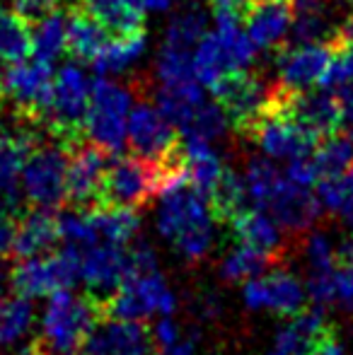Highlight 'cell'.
Segmentation results:
<instances>
[{"instance_id": "1", "label": "cell", "mask_w": 353, "mask_h": 355, "mask_svg": "<svg viewBox=\"0 0 353 355\" xmlns=\"http://www.w3.org/2000/svg\"><path fill=\"white\" fill-rule=\"evenodd\" d=\"M157 232L177 249L189 263H198L211 254L216 244V211L189 177L167 184L157 193Z\"/></svg>"}, {"instance_id": "2", "label": "cell", "mask_w": 353, "mask_h": 355, "mask_svg": "<svg viewBox=\"0 0 353 355\" xmlns=\"http://www.w3.org/2000/svg\"><path fill=\"white\" fill-rule=\"evenodd\" d=\"M216 29L206 32L193 46V73L206 89H213L227 75L245 73L255 66L257 46L242 27V12L218 8Z\"/></svg>"}, {"instance_id": "3", "label": "cell", "mask_w": 353, "mask_h": 355, "mask_svg": "<svg viewBox=\"0 0 353 355\" xmlns=\"http://www.w3.org/2000/svg\"><path fill=\"white\" fill-rule=\"evenodd\" d=\"M102 319L99 300L71 293L68 288L49 295L42 314V343L53 355H71L85 346L87 336Z\"/></svg>"}, {"instance_id": "4", "label": "cell", "mask_w": 353, "mask_h": 355, "mask_svg": "<svg viewBox=\"0 0 353 355\" xmlns=\"http://www.w3.org/2000/svg\"><path fill=\"white\" fill-rule=\"evenodd\" d=\"M136 94L126 85L97 75L89 83V107L85 116V136L107 155H121L126 141V121Z\"/></svg>"}, {"instance_id": "5", "label": "cell", "mask_w": 353, "mask_h": 355, "mask_svg": "<svg viewBox=\"0 0 353 355\" xmlns=\"http://www.w3.org/2000/svg\"><path fill=\"white\" fill-rule=\"evenodd\" d=\"M89 107V78L78 63L66 66L53 75L51 99L42 126L66 148L80 143L85 136V116Z\"/></svg>"}, {"instance_id": "6", "label": "cell", "mask_w": 353, "mask_h": 355, "mask_svg": "<svg viewBox=\"0 0 353 355\" xmlns=\"http://www.w3.org/2000/svg\"><path fill=\"white\" fill-rule=\"evenodd\" d=\"M102 319H126V322H146V319L165 317L177 312V297L170 290L165 276L157 268L141 273H128L123 283L99 302Z\"/></svg>"}, {"instance_id": "7", "label": "cell", "mask_w": 353, "mask_h": 355, "mask_svg": "<svg viewBox=\"0 0 353 355\" xmlns=\"http://www.w3.org/2000/svg\"><path fill=\"white\" fill-rule=\"evenodd\" d=\"M66 169H68V148L63 143L34 145L24 159L22 177V198L32 208L56 211L66 203Z\"/></svg>"}, {"instance_id": "8", "label": "cell", "mask_w": 353, "mask_h": 355, "mask_svg": "<svg viewBox=\"0 0 353 355\" xmlns=\"http://www.w3.org/2000/svg\"><path fill=\"white\" fill-rule=\"evenodd\" d=\"M53 87V66L44 61H17L3 68L0 99H8L12 109L29 126H42Z\"/></svg>"}, {"instance_id": "9", "label": "cell", "mask_w": 353, "mask_h": 355, "mask_svg": "<svg viewBox=\"0 0 353 355\" xmlns=\"http://www.w3.org/2000/svg\"><path fill=\"white\" fill-rule=\"evenodd\" d=\"M245 133H250V138L259 148V153L268 159H288L302 157V155H310L315 150L317 136L307 126H302L295 116H293L288 109H283L276 102V94H273V104L247 128Z\"/></svg>"}, {"instance_id": "10", "label": "cell", "mask_w": 353, "mask_h": 355, "mask_svg": "<svg viewBox=\"0 0 353 355\" xmlns=\"http://www.w3.org/2000/svg\"><path fill=\"white\" fill-rule=\"evenodd\" d=\"M80 281V249L63 244L61 252L22 259L10 273L12 290L27 297H44Z\"/></svg>"}, {"instance_id": "11", "label": "cell", "mask_w": 353, "mask_h": 355, "mask_svg": "<svg viewBox=\"0 0 353 355\" xmlns=\"http://www.w3.org/2000/svg\"><path fill=\"white\" fill-rule=\"evenodd\" d=\"M242 300L252 312L293 317L307 304V288L298 273L286 268H266L264 273L242 283Z\"/></svg>"}, {"instance_id": "12", "label": "cell", "mask_w": 353, "mask_h": 355, "mask_svg": "<svg viewBox=\"0 0 353 355\" xmlns=\"http://www.w3.org/2000/svg\"><path fill=\"white\" fill-rule=\"evenodd\" d=\"M126 141L133 155L153 162H167L179 155V131L157 104L148 99L133 102L126 121Z\"/></svg>"}, {"instance_id": "13", "label": "cell", "mask_w": 353, "mask_h": 355, "mask_svg": "<svg viewBox=\"0 0 353 355\" xmlns=\"http://www.w3.org/2000/svg\"><path fill=\"white\" fill-rule=\"evenodd\" d=\"M211 94L230 119V126H235L237 131H247L273 104L276 87L245 71L227 75L211 89Z\"/></svg>"}, {"instance_id": "14", "label": "cell", "mask_w": 353, "mask_h": 355, "mask_svg": "<svg viewBox=\"0 0 353 355\" xmlns=\"http://www.w3.org/2000/svg\"><path fill=\"white\" fill-rule=\"evenodd\" d=\"M107 172V153L94 143H76L68 148L66 169V203L71 208L89 211L97 206Z\"/></svg>"}, {"instance_id": "15", "label": "cell", "mask_w": 353, "mask_h": 355, "mask_svg": "<svg viewBox=\"0 0 353 355\" xmlns=\"http://www.w3.org/2000/svg\"><path fill=\"white\" fill-rule=\"evenodd\" d=\"M128 244L94 242L80 252V281L94 300H107L128 276Z\"/></svg>"}, {"instance_id": "16", "label": "cell", "mask_w": 353, "mask_h": 355, "mask_svg": "<svg viewBox=\"0 0 353 355\" xmlns=\"http://www.w3.org/2000/svg\"><path fill=\"white\" fill-rule=\"evenodd\" d=\"M334 46L325 42L315 44H295L293 49L281 51L276 61V89L278 92H302L312 85H320L322 75L332 61Z\"/></svg>"}, {"instance_id": "17", "label": "cell", "mask_w": 353, "mask_h": 355, "mask_svg": "<svg viewBox=\"0 0 353 355\" xmlns=\"http://www.w3.org/2000/svg\"><path fill=\"white\" fill-rule=\"evenodd\" d=\"M276 102L293 114L302 126L310 128L315 136H329L341 126V107L339 94L334 89H302V92H278Z\"/></svg>"}, {"instance_id": "18", "label": "cell", "mask_w": 353, "mask_h": 355, "mask_svg": "<svg viewBox=\"0 0 353 355\" xmlns=\"http://www.w3.org/2000/svg\"><path fill=\"white\" fill-rule=\"evenodd\" d=\"M150 341V329L143 322L99 319L83 351L85 355H148Z\"/></svg>"}, {"instance_id": "19", "label": "cell", "mask_w": 353, "mask_h": 355, "mask_svg": "<svg viewBox=\"0 0 353 355\" xmlns=\"http://www.w3.org/2000/svg\"><path fill=\"white\" fill-rule=\"evenodd\" d=\"M245 32L257 51L278 49L293 27V10L288 0H250L245 8Z\"/></svg>"}, {"instance_id": "20", "label": "cell", "mask_w": 353, "mask_h": 355, "mask_svg": "<svg viewBox=\"0 0 353 355\" xmlns=\"http://www.w3.org/2000/svg\"><path fill=\"white\" fill-rule=\"evenodd\" d=\"M264 211L271 213L276 218V223L288 232H302V230L312 227L317 223L322 208L320 201H317V193L312 189L298 187L283 174Z\"/></svg>"}, {"instance_id": "21", "label": "cell", "mask_w": 353, "mask_h": 355, "mask_svg": "<svg viewBox=\"0 0 353 355\" xmlns=\"http://www.w3.org/2000/svg\"><path fill=\"white\" fill-rule=\"evenodd\" d=\"M56 242H61L56 213L46 211V208H29L15 223V234L8 257L15 259V261H22V259L29 257H42V254L51 252L56 247Z\"/></svg>"}, {"instance_id": "22", "label": "cell", "mask_w": 353, "mask_h": 355, "mask_svg": "<svg viewBox=\"0 0 353 355\" xmlns=\"http://www.w3.org/2000/svg\"><path fill=\"white\" fill-rule=\"evenodd\" d=\"M34 145H37V136L27 128L0 136V208L12 215H17L19 201H24L19 177H22L24 159Z\"/></svg>"}, {"instance_id": "23", "label": "cell", "mask_w": 353, "mask_h": 355, "mask_svg": "<svg viewBox=\"0 0 353 355\" xmlns=\"http://www.w3.org/2000/svg\"><path fill=\"white\" fill-rule=\"evenodd\" d=\"M325 334V317L320 309H300L293 314L271 338L266 355H302Z\"/></svg>"}, {"instance_id": "24", "label": "cell", "mask_w": 353, "mask_h": 355, "mask_svg": "<svg viewBox=\"0 0 353 355\" xmlns=\"http://www.w3.org/2000/svg\"><path fill=\"white\" fill-rule=\"evenodd\" d=\"M235 237L242 244L259 249L264 254H276L283 247V232L286 230L276 223L271 213L261 211V208H245V211L235 213L230 218Z\"/></svg>"}, {"instance_id": "25", "label": "cell", "mask_w": 353, "mask_h": 355, "mask_svg": "<svg viewBox=\"0 0 353 355\" xmlns=\"http://www.w3.org/2000/svg\"><path fill=\"white\" fill-rule=\"evenodd\" d=\"M83 10L114 37L146 29V10L136 0H83Z\"/></svg>"}, {"instance_id": "26", "label": "cell", "mask_w": 353, "mask_h": 355, "mask_svg": "<svg viewBox=\"0 0 353 355\" xmlns=\"http://www.w3.org/2000/svg\"><path fill=\"white\" fill-rule=\"evenodd\" d=\"M146 29L143 32H133L126 34V37H114L104 44V49L97 53V56L89 61L92 71L97 75H121L126 73L133 63H138L146 53Z\"/></svg>"}, {"instance_id": "27", "label": "cell", "mask_w": 353, "mask_h": 355, "mask_svg": "<svg viewBox=\"0 0 353 355\" xmlns=\"http://www.w3.org/2000/svg\"><path fill=\"white\" fill-rule=\"evenodd\" d=\"M109 42V32L85 10H73L66 24V51L78 61H92L104 44Z\"/></svg>"}, {"instance_id": "28", "label": "cell", "mask_w": 353, "mask_h": 355, "mask_svg": "<svg viewBox=\"0 0 353 355\" xmlns=\"http://www.w3.org/2000/svg\"><path fill=\"white\" fill-rule=\"evenodd\" d=\"M155 78L162 89H187L201 85L193 73V49L162 42L155 58Z\"/></svg>"}, {"instance_id": "29", "label": "cell", "mask_w": 353, "mask_h": 355, "mask_svg": "<svg viewBox=\"0 0 353 355\" xmlns=\"http://www.w3.org/2000/svg\"><path fill=\"white\" fill-rule=\"evenodd\" d=\"M87 215L102 242H114L126 247L138 237V230H141V218H138L133 208L94 206L89 208Z\"/></svg>"}, {"instance_id": "30", "label": "cell", "mask_w": 353, "mask_h": 355, "mask_svg": "<svg viewBox=\"0 0 353 355\" xmlns=\"http://www.w3.org/2000/svg\"><path fill=\"white\" fill-rule=\"evenodd\" d=\"M242 184H245V196H247V208H261L264 211L271 193L276 191L278 182H281L283 172H278L273 159L257 155L250 157L242 169Z\"/></svg>"}, {"instance_id": "31", "label": "cell", "mask_w": 353, "mask_h": 355, "mask_svg": "<svg viewBox=\"0 0 353 355\" xmlns=\"http://www.w3.org/2000/svg\"><path fill=\"white\" fill-rule=\"evenodd\" d=\"M179 138H201L208 143H218L230 131V119L216 99H203L187 116V121L177 128Z\"/></svg>"}, {"instance_id": "32", "label": "cell", "mask_w": 353, "mask_h": 355, "mask_svg": "<svg viewBox=\"0 0 353 355\" xmlns=\"http://www.w3.org/2000/svg\"><path fill=\"white\" fill-rule=\"evenodd\" d=\"M66 24L68 15L53 10L51 15H46L44 19H39L37 24H32V58L44 63H56L58 58L66 53Z\"/></svg>"}, {"instance_id": "33", "label": "cell", "mask_w": 353, "mask_h": 355, "mask_svg": "<svg viewBox=\"0 0 353 355\" xmlns=\"http://www.w3.org/2000/svg\"><path fill=\"white\" fill-rule=\"evenodd\" d=\"M208 29V12L193 0H184L182 5L175 10V15L170 17L165 29L167 44H177L184 49H193L198 44V39L206 34Z\"/></svg>"}, {"instance_id": "34", "label": "cell", "mask_w": 353, "mask_h": 355, "mask_svg": "<svg viewBox=\"0 0 353 355\" xmlns=\"http://www.w3.org/2000/svg\"><path fill=\"white\" fill-rule=\"evenodd\" d=\"M34 324V304L27 295H10L0 300V348H10L29 334Z\"/></svg>"}, {"instance_id": "35", "label": "cell", "mask_w": 353, "mask_h": 355, "mask_svg": "<svg viewBox=\"0 0 353 355\" xmlns=\"http://www.w3.org/2000/svg\"><path fill=\"white\" fill-rule=\"evenodd\" d=\"M271 263V254H264L259 249L250 247V244H242L223 257L218 273L225 283H247L250 278L264 273Z\"/></svg>"}, {"instance_id": "36", "label": "cell", "mask_w": 353, "mask_h": 355, "mask_svg": "<svg viewBox=\"0 0 353 355\" xmlns=\"http://www.w3.org/2000/svg\"><path fill=\"white\" fill-rule=\"evenodd\" d=\"M32 53L29 24L12 10L0 5V63H17Z\"/></svg>"}, {"instance_id": "37", "label": "cell", "mask_w": 353, "mask_h": 355, "mask_svg": "<svg viewBox=\"0 0 353 355\" xmlns=\"http://www.w3.org/2000/svg\"><path fill=\"white\" fill-rule=\"evenodd\" d=\"M312 162L320 172V179L346 172L353 167V136L351 133H329L320 148L312 150Z\"/></svg>"}, {"instance_id": "38", "label": "cell", "mask_w": 353, "mask_h": 355, "mask_svg": "<svg viewBox=\"0 0 353 355\" xmlns=\"http://www.w3.org/2000/svg\"><path fill=\"white\" fill-rule=\"evenodd\" d=\"M317 201L325 213L346 218L353 211V167L317 182Z\"/></svg>"}, {"instance_id": "39", "label": "cell", "mask_w": 353, "mask_h": 355, "mask_svg": "<svg viewBox=\"0 0 353 355\" xmlns=\"http://www.w3.org/2000/svg\"><path fill=\"white\" fill-rule=\"evenodd\" d=\"M302 261L307 266V273L334 271L336 261H339V247L332 239V234L312 230L302 242Z\"/></svg>"}, {"instance_id": "40", "label": "cell", "mask_w": 353, "mask_h": 355, "mask_svg": "<svg viewBox=\"0 0 353 355\" xmlns=\"http://www.w3.org/2000/svg\"><path fill=\"white\" fill-rule=\"evenodd\" d=\"M349 85H353V39L341 37L332 51V61L322 75L320 87L339 92L341 87H349Z\"/></svg>"}, {"instance_id": "41", "label": "cell", "mask_w": 353, "mask_h": 355, "mask_svg": "<svg viewBox=\"0 0 353 355\" xmlns=\"http://www.w3.org/2000/svg\"><path fill=\"white\" fill-rule=\"evenodd\" d=\"M334 24L329 15H293L291 37L295 44H315L329 42Z\"/></svg>"}, {"instance_id": "42", "label": "cell", "mask_w": 353, "mask_h": 355, "mask_svg": "<svg viewBox=\"0 0 353 355\" xmlns=\"http://www.w3.org/2000/svg\"><path fill=\"white\" fill-rule=\"evenodd\" d=\"M339 254L344 257V263L336 266L334 304H339L346 314L353 317V244H344Z\"/></svg>"}, {"instance_id": "43", "label": "cell", "mask_w": 353, "mask_h": 355, "mask_svg": "<svg viewBox=\"0 0 353 355\" xmlns=\"http://www.w3.org/2000/svg\"><path fill=\"white\" fill-rule=\"evenodd\" d=\"M283 174H286L293 184L307 187V189H315L317 182H320V172H317L315 162H312V153L302 155V157H295V159H288V167Z\"/></svg>"}, {"instance_id": "44", "label": "cell", "mask_w": 353, "mask_h": 355, "mask_svg": "<svg viewBox=\"0 0 353 355\" xmlns=\"http://www.w3.org/2000/svg\"><path fill=\"white\" fill-rule=\"evenodd\" d=\"M10 10L27 24H37L53 10H58V0H10Z\"/></svg>"}, {"instance_id": "45", "label": "cell", "mask_w": 353, "mask_h": 355, "mask_svg": "<svg viewBox=\"0 0 353 355\" xmlns=\"http://www.w3.org/2000/svg\"><path fill=\"white\" fill-rule=\"evenodd\" d=\"M150 336H153V343H157L160 351H165V348H170L172 343L182 338V329L177 327V322L170 314H165V317L150 329Z\"/></svg>"}, {"instance_id": "46", "label": "cell", "mask_w": 353, "mask_h": 355, "mask_svg": "<svg viewBox=\"0 0 353 355\" xmlns=\"http://www.w3.org/2000/svg\"><path fill=\"white\" fill-rule=\"evenodd\" d=\"M293 15H329L332 0H288Z\"/></svg>"}, {"instance_id": "47", "label": "cell", "mask_w": 353, "mask_h": 355, "mask_svg": "<svg viewBox=\"0 0 353 355\" xmlns=\"http://www.w3.org/2000/svg\"><path fill=\"white\" fill-rule=\"evenodd\" d=\"M302 355H349V353H346V346L341 341L329 336H320Z\"/></svg>"}, {"instance_id": "48", "label": "cell", "mask_w": 353, "mask_h": 355, "mask_svg": "<svg viewBox=\"0 0 353 355\" xmlns=\"http://www.w3.org/2000/svg\"><path fill=\"white\" fill-rule=\"evenodd\" d=\"M339 107H341V126L353 136V85L339 89Z\"/></svg>"}, {"instance_id": "49", "label": "cell", "mask_w": 353, "mask_h": 355, "mask_svg": "<svg viewBox=\"0 0 353 355\" xmlns=\"http://www.w3.org/2000/svg\"><path fill=\"white\" fill-rule=\"evenodd\" d=\"M15 215L0 208V254H10V244H12L15 234Z\"/></svg>"}, {"instance_id": "50", "label": "cell", "mask_w": 353, "mask_h": 355, "mask_svg": "<svg viewBox=\"0 0 353 355\" xmlns=\"http://www.w3.org/2000/svg\"><path fill=\"white\" fill-rule=\"evenodd\" d=\"M162 355H196V338H193V334L191 336H184L182 334V338L172 343L170 348H165Z\"/></svg>"}, {"instance_id": "51", "label": "cell", "mask_w": 353, "mask_h": 355, "mask_svg": "<svg viewBox=\"0 0 353 355\" xmlns=\"http://www.w3.org/2000/svg\"><path fill=\"white\" fill-rule=\"evenodd\" d=\"M146 12H167L177 0H136Z\"/></svg>"}, {"instance_id": "52", "label": "cell", "mask_w": 353, "mask_h": 355, "mask_svg": "<svg viewBox=\"0 0 353 355\" xmlns=\"http://www.w3.org/2000/svg\"><path fill=\"white\" fill-rule=\"evenodd\" d=\"M206 3H211L213 10L227 8V10H237V12H245V8H247L250 0H206Z\"/></svg>"}, {"instance_id": "53", "label": "cell", "mask_w": 353, "mask_h": 355, "mask_svg": "<svg viewBox=\"0 0 353 355\" xmlns=\"http://www.w3.org/2000/svg\"><path fill=\"white\" fill-rule=\"evenodd\" d=\"M19 355H53V353L46 351V348H44L42 343H34V346H29L27 351H22Z\"/></svg>"}, {"instance_id": "54", "label": "cell", "mask_w": 353, "mask_h": 355, "mask_svg": "<svg viewBox=\"0 0 353 355\" xmlns=\"http://www.w3.org/2000/svg\"><path fill=\"white\" fill-rule=\"evenodd\" d=\"M341 37H344V39H353V12H351V17H349V22H346V27H344V32H341Z\"/></svg>"}, {"instance_id": "55", "label": "cell", "mask_w": 353, "mask_h": 355, "mask_svg": "<svg viewBox=\"0 0 353 355\" xmlns=\"http://www.w3.org/2000/svg\"><path fill=\"white\" fill-rule=\"evenodd\" d=\"M344 220H346V225H349V230H351V234H353V211H351L349 215H346Z\"/></svg>"}, {"instance_id": "56", "label": "cell", "mask_w": 353, "mask_h": 355, "mask_svg": "<svg viewBox=\"0 0 353 355\" xmlns=\"http://www.w3.org/2000/svg\"><path fill=\"white\" fill-rule=\"evenodd\" d=\"M3 285H5V278H3V271H0V295H3Z\"/></svg>"}, {"instance_id": "57", "label": "cell", "mask_w": 353, "mask_h": 355, "mask_svg": "<svg viewBox=\"0 0 353 355\" xmlns=\"http://www.w3.org/2000/svg\"><path fill=\"white\" fill-rule=\"evenodd\" d=\"M66 3H80V0H66Z\"/></svg>"}, {"instance_id": "58", "label": "cell", "mask_w": 353, "mask_h": 355, "mask_svg": "<svg viewBox=\"0 0 353 355\" xmlns=\"http://www.w3.org/2000/svg\"><path fill=\"white\" fill-rule=\"evenodd\" d=\"M150 355H162V353H150Z\"/></svg>"}, {"instance_id": "59", "label": "cell", "mask_w": 353, "mask_h": 355, "mask_svg": "<svg viewBox=\"0 0 353 355\" xmlns=\"http://www.w3.org/2000/svg\"><path fill=\"white\" fill-rule=\"evenodd\" d=\"M71 355H73V353H71Z\"/></svg>"}]
</instances>
